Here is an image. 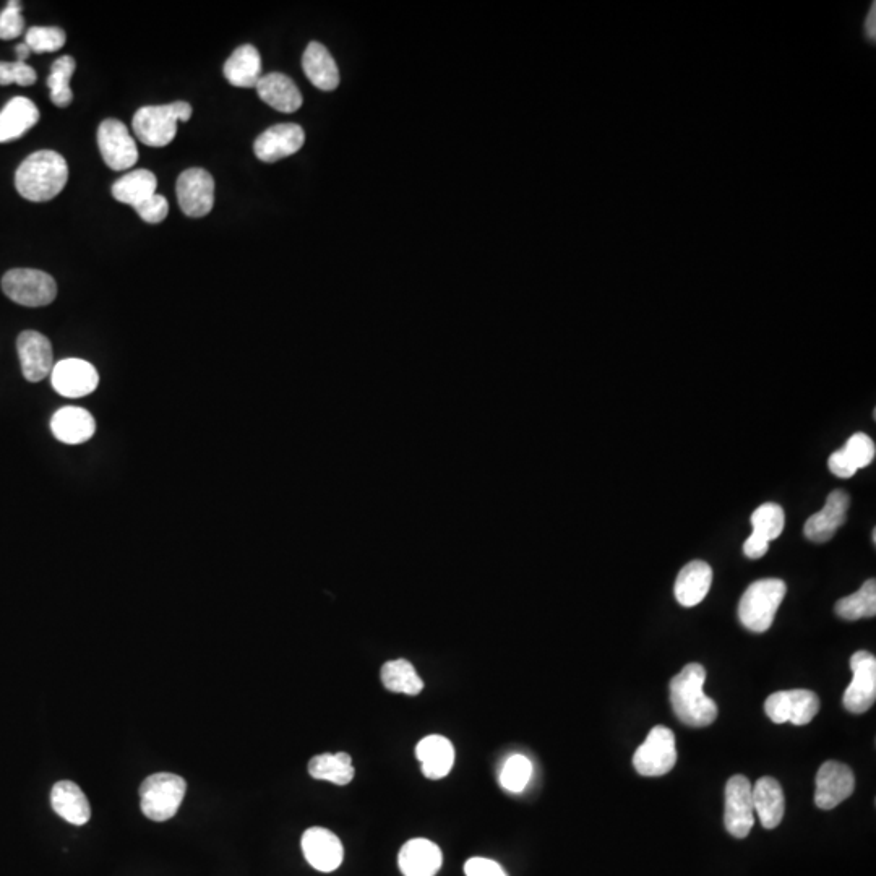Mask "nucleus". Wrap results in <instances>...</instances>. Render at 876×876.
<instances>
[{"instance_id":"obj_1","label":"nucleus","mask_w":876,"mask_h":876,"mask_svg":"<svg viewBox=\"0 0 876 876\" xmlns=\"http://www.w3.org/2000/svg\"><path fill=\"white\" fill-rule=\"evenodd\" d=\"M69 166L56 151L41 150L23 161L15 174L18 194L30 202H49L64 190Z\"/></svg>"},{"instance_id":"obj_2","label":"nucleus","mask_w":876,"mask_h":876,"mask_svg":"<svg viewBox=\"0 0 876 876\" xmlns=\"http://www.w3.org/2000/svg\"><path fill=\"white\" fill-rule=\"evenodd\" d=\"M705 667L692 662L670 680V703L675 716L690 727H706L718 718V705L706 695Z\"/></svg>"},{"instance_id":"obj_3","label":"nucleus","mask_w":876,"mask_h":876,"mask_svg":"<svg viewBox=\"0 0 876 876\" xmlns=\"http://www.w3.org/2000/svg\"><path fill=\"white\" fill-rule=\"evenodd\" d=\"M786 593V583L778 578L750 584L739 602V619L743 627L750 632H768Z\"/></svg>"},{"instance_id":"obj_4","label":"nucleus","mask_w":876,"mask_h":876,"mask_svg":"<svg viewBox=\"0 0 876 876\" xmlns=\"http://www.w3.org/2000/svg\"><path fill=\"white\" fill-rule=\"evenodd\" d=\"M190 117L192 106L185 101L163 106H145L135 112L132 127L140 142L153 148H163L176 138L177 122L189 121Z\"/></svg>"},{"instance_id":"obj_5","label":"nucleus","mask_w":876,"mask_h":876,"mask_svg":"<svg viewBox=\"0 0 876 876\" xmlns=\"http://www.w3.org/2000/svg\"><path fill=\"white\" fill-rule=\"evenodd\" d=\"M187 792L184 778L172 773L151 774L140 786V802L146 818L168 821L176 815Z\"/></svg>"},{"instance_id":"obj_6","label":"nucleus","mask_w":876,"mask_h":876,"mask_svg":"<svg viewBox=\"0 0 876 876\" xmlns=\"http://www.w3.org/2000/svg\"><path fill=\"white\" fill-rule=\"evenodd\" d=\"M5 296L25 307H44L57 296V284L48 273L33 268H15L2 278Z\"/></svg>"},{"instance_id":"obj_7","label":"nucleus","mask_w":876,"mask_h":876,"mask_svg":"<svg viewBox=\"0 0 876 876\" xmlns=\"http://www.w3.org/2000/svg\"><path fill=\"white\" fill-rule=\"evenodd\" d=\"M677 763V747L672 730L664 726H656L645 743L633 755V766L641 776L657 778L674 769Z\"/></svg>"},{"instance_id":"obj_8","label":"nucleus","mask_w":876,"mask_h":876,"mask_svg":"<svg viewBox=\"0 0 876 876\" xmlns=\"http://www.w3.org/2000/svg\"><path fill=\"white\" fill-rule=\"evenodd\" d=\"M177 200L184 215L190 218L207 216L215 205V179L202 168L182 172L176 184Z\"/></svg>"},{"instance_id":"obj_9","label":"nucleus","mask_w":876,"mask_h":876,"mask_svg":"<svg viewBox=\"0 0 876 876\" xmlns=\"http://www.w3.org/2000/svg\"><path fill=\"white\" fill-rule=\"evenodd\" d=\"M765 711L776 724L791 722L794 726H805L820 711V698L810 690L773 693L765 701Z\"/></svg>"},{"instance_id":"obj_10","label":"nucleus","mask_w":876,"mask_h":876,"mask_svg":"<svg viewBox=\"0 0 876 876\" xmlns=\"http://www.w3.org/2000/svg\"><path fill=\"white\" fill-rule=\"evenodd\" d=\"M753 786L742 774L732 776L726 786L724 825L734 838H747L755 825Z\"/></svg>"},{"instance_id":"obj_11","label":"nucleus","mask_w":876,"mask_h":876,"mask_svg":"<svg viewBox=\"0 0 876 876\" xmlns=\"http://www.w3.org/2000/svg\"><path fill=\"white\" fill-rule=\"evenodd\" d=\"M852 682L842 696L849 713L864 714L875 705L876 659L868 651H857L851 657Z\"/></svg>"},{"instance_id":"obj_12","label":"nucleus","mask_w":876,"mask_h":876,"mask_svg":"<svg viewBox=\"0 0 876 876\" xmlns=\"http://www.w3.org/2000/svg\"><path fill=\"white\" fill-rule=\"evenodd\" d=\"M98 146L104 163L112 171H125L138 161L137 143L129 129L117 119H106L98 129Z\"/></svg>"},{"instance_id":"obj_13","label":"nucleus","mask_w":876,"mask_h":876,"mask_svg":"<svg viewBox=\"0 0 876 876\" xmlns=\"http://www.w3.org/2000/svg\"><path fill=\"white\" fill-rule=\"evenodd\" d=\"M815 782V803L821 810H833L854 794V773L839 761H826L818 769Z\"/></svg>"},{"instance_id":"obj_14","label":"nucleus","mask_w":876,"mask_h":876,"mask_svg":"<svg viewBox=\"0 0 876 876\" xmlns=\"http://www.w3.org/2000/svg\"><path fill=\"white\" fill-rule=\"evenodd\" d=\"M52 387L65 398H83L98 388V370L82 359H64L51 372Z\"/></svg>"},{"instance_id":"obj_15","label":"nucleus","mask_w":876,"mask_h":876,"mask_svg":"<svg viewBox=\"0 0 876 876\" xmlns=\"http://www.w3.org/2000/svg\"><path fill=\"white\" fill-rule=\"evenodd\" d=\"M17 351L22 364L23 377L28 382H41L54 369L51 341L38 331L26 330L20 333Z\"/></svg>"},{"instance_id":"obj_16","label":"nucleus","mask_w":876,"mask_h":876,"mask_svg":"<svg viewBox=\"0 0 876 876\" xmlns=\"http://www.w3.org/2000/svg\"><path fill=\"white\" fill-rule=\"evenodd\" d=\"M302 852L307 862L315 870L323 873L335 872L343 864L344 849L340 838L327 828H309L302 836Z\"/></svg>"},{"instance_id":"obj_17","label":"nucleus","mask_w":876,"mask_h":876,"mask_svg":"<svg viewBox=\"0 0 876 876\" xmlns=\"http://www.w3.org/2000/svg\"><path fill=\"white\" fill-rule=\"evenodd\" d=\"M304 143L305 132L301 125H273L255 140V156L263 163H276L280 159L296 155Z\"/></svg>"},{"instance_id":"obj_18","label":"nucleus","mask_w":876,"mask_h":876,"mask_svg":"<svg viewBox=\"0 0 876 876\" xmlns=\"http://www.w3.org/2000/svg\"><path fill=\"white\" fill-rule=\"evenodd\" d=\"M851 497L844 490H834L828 495L825 507L808 518L803 528L805 536L813 542H826L846 523L847 508Z\"/></svg>"},{"instance_id":"obj_19","label":"nucleus","mask_w":876,"mask_h":876,"mask_svg":"<svg viewBox=\"0 0 876 876\" xmlns=\"http://www.w3.org/2000/svg\"><path fill=\"white\" fill-rule=\"evenodd\" d=\"M442 862L440 847L429 839H411L398 854V865L404 876H435Z\"/></svg>"},{"instance_id":"obj_20","label":"nucleus","mask_w":876,"mask_h":876,"mask_svg":"<svg viewBox=\"0 0 876 876\" xmlns=\"http://www.w3.org/2000/svg\"><path fill=\"white\" fill-rule=\"evenodd\" d=\"M417 760L422 763V774L437 781L448 776L455 765V747L443 735H429L417 743Z\"/></svg>"},{"instance_id":"obj_21","label":"nucleus","mask_w":876,"mask_h":876,"mask_svg":"<svg viewBox=\"0 0 876 876\" xmlns=\"http://www.w3.org/2000/svg\"><path fill=\"white\" fill-rule=\"evenodd\" d=\"M257 93L263 103L276 111L296 112L302 106V93L288 75L268 73L257 83Z\"/></svg>"},{"instance_id":"obj_22","label":"nucleus","mask_w":876,"mask_h":876,"mask_svg":"<svg viewBox=\"0 0 876 876\" xmlns=\"http://www.w3.org/2000/svg\"><path fill=\"white\" fill-rule=\"evenodd\" d=\"M51 429L59 442L80 445L95 435V417L86 409L62 408L52 417Z\"/></svg>"},{"instance_id":"obj_23","label":"nucleus","mask_w":876,"mask_h":876,"mask_svg":"<svg viewBox=\"0 0 876 876\" xmlns=\"http://www.w3.org/2000/svg\"><path fill=\"white\" fill-rule=\"evenodd\" d=\"M713 583V570L708 563L695 560L682 568L675 581L674 593L680 606L695 607L706 596Z\"/></svg>"},{"instance_id":"obj_24","label":"nucleus","mask_w":876,"mask_h":876,"mask_svg":"<svg viewBox=\"0 0 876 876\" xmlns=\"http://www.w3.org/2000/svg\"><path fill=\"white\" fill-rule=\"evenodd\" d=\"M302 69L310 83L322 91H333L340 85V70L323 44L310 43L302 56Z\"/></svg>"},{"instance_id":"obj_25","label":"nucleus","mask_w":876,"mask_h":876,"mask_svg":"<svg viewBox=\"0 0 876 876\" xmlns=\"http://www.w3.org/2000/svg\"><path fill=\"white\" fill-rule=\"evenodd\" d=\"M753 807L760 818L761 825L766 829L778 828L784 818L786 800L781 784L774 778H760L753 787Z\"/></svg>"},{"instance_id":"obj_26","label":"nucleus","mask_w":876,"mask_h":876,"mask_svg":"<svg viewBox=\"0 0 876 876\" xmlns=\"http://www.w3.org/2000/svg\"><path fill=\"white\" fill-rule=\"evenodd\" d=\"M51 805L52 810L65 821H69L70 825L83 826L90 821V802L75 782H57L52 787Z\"/></svg>"},{"instance_id":"obj_27","label":"nucleus","mask_w":876,"mask_h":876,"mask_svg":"<svg viewBox=\"0 0 876 876\" xmlns=\"http://www.w3.org/2000/svg\"><path fill=\"white\" fill-rule=\"evenodd\" d=\"M39 121L36 104L23 96L13 98L0 111V143H9L23 137Z\"/></svg>"},{"instance_id":"obj_28","label":"nucleus","mask_w":876,"mask_h":876,"mask_svg":"<svg viewBox=\"0 0 876 876\" xmlns=\"http://www.w3.org/2000/svg\"><path fill=\"white\" fill-rule=\"evenodd\" d=\"M224 77L237 88H255L262 78V59L260 52L244 44L232 52L226 64H224Z\"/></svg>"},{"instance_id":"obj_29","label":"nucleus","mask_w":876,"mask_h":876,"mask_svg":"<svg viewBox=\"0 0 876 876\" xmlns=\"http://www.w3.org/2000/svg\"><path fill=\"white\" fill-rule=\"evenodd\" d=\"M156 187H158V179L153 172L137 169L114 182L112 197L116 198L117 202L137 208L140 203L146 202L156 194Z\"/></svg>"},{"instance_id":"obj_30","label":"nucleus","mask_w":876,"mask_h":876,"mask_svg":"<svg viewBox=\"0 0 876 876\" xmlns=\"http://www.w3.org/2000/svg\"><path fill=\"white\" fill-rule=\"evenodd\" d=\"M309 774L318 781L333 782L336 786H348L353 781L354 771L353 758L348 753H323L314 756L309 761Z\"/></svg>"},{"instance_id":"obj_31","label":"nucleus","mask_w":876,"mask_h":876,"mask_svg":"<svg viewBox=\"0 0 876 876\" xmlns=\"http://www.w3.org/2000/svg\"><path fill=\"white\" fill-rule=\"evenodd\" d=\"M380 677H382L383 687L393 693L416 696L424 690V682L417 675L413 664L406 659L387 662L382 667Z\"/></svg>"},{"instance_id":"obj_32","label":"nucleus","mask_w":876,"mask_h":876,"mask_svg":"<svg viewBox=\"0 0 876 876\" xmlns=\"http://www.w3.org/2000/svg\"><path fill=\"white\" fill-rule=\"evenodd\" d=\"M836 614L844 620H859L876 615V583L865 581L864 586L836 602Z\"/></svg>"},{"instance_id":"obj_33","label":"nucleus","mask_w":876,"mask_h":876,"mask_svg":"<svg viewBox=\"0 0 876 876\" xmlns=\"http://www.w3.org/2000/svg\"><path fill=\"white\" fill-rule=\"evenodd\" d=\"M75 59L70 56H62L51 67V75L48 78L51 101L57 108H67L73 101V91L70 90V78L75 72Z\"/></svg>"},{"instance_id":"obj_34","label":"nucleus","mask_w":876,"mask_h":876,"mask_svg":"<svg viewBox=\"0 0 876 876\" xmlns=\"http://www.w3.org/2000/svg\"><path fill=\"white\" fill-rule=\"evenodd\" d=\"M750 521H752L753 534L771 542L781 536L786 524V516L784 510L776 503H765L753 511Z\"/></svg>"},{"instance_id":"obj_35","label":"nucleus","mask_w":876,"mask_h":876,"mask_svg":"<svg viewBox=\"0 0 876 876\" xmlns=\"http://www.w3.org/2000/svg\"><path fill=\"white\" fill-rule=\"evenodd\" d=\"M531 776H533L531 761L526 756L513 755L503 765L502 773H500V786L505 791L520 794L528 786Z\"/></svg>"},{"instance_id":"obj_36","label":"nucleus","mask_w":876,"mask_h":876,"mask_svg":"<svg viewBox=\"0 0 876 876\" xmlns=\"http://www.w3.org/2000/svg\"><path fill=\"white\" fill-rule=\"evenodd\" d=\"M67 35L57 26H33L25 36V44L35 54L56 52L64 48Z\"/></svg>"},{"instance_id":"obj_37","label":"nucleus","mask_w":876,"mask_h":876,"mask_svg":"<svg viewBox=\"0 0 876 876\" xmlns=\"http://www.w3.org/2000/svg\"><path fill=\"white\" fill-rule=\"evenodd\" d=\"M842 455L849 461L855 471L867 468L875 460L876 447L872 438L868 437L864 432L852 435L847 440L846 447L841 448Z\"/></svg>"},{"instance_id":"obj_38","label":"nucleus","mask_w":876,"mask_h":876,"mask_svg":"<svg viewBox=\"0 0 876 876\" xmlns=\"http://www.w3.org/2000/svg\"><path fill=\"white\" fill-rule=\"evenodd\" d=\"M35 69L26 62H0V85L7 86L17 83L20 86L35 85Z\"/></svg>"},{"instance_id":"obj_39","label":"nucleus","mask_w":876,"mask_h":876,"mask_svg":"<svg viewBox=\"0 0 876 876\" xmlns=\"http://www.w3.org/2000/svg\"><path fill=\"white\" fill-rule=\"evenodd\" d=\"M22 4L9 2L0 13V39H15L22 35L25 20L22 17Z\"/></svg>"},{"instance_id":"obj_40","label":"nucleus","mask_w":876,"mask_h":876,"mask_svg":"<svg viewBox=\"0 0 876 876\" xmlns=\"http://www.w3.org/2000/svg\"><path fill=\"white\" fill-rule=\"evenodd\" d=\"M134 210L137 211L138 216L145 223L159 224L168 218L169 203L163 195L155 194L153 197L148 198L146 202L140 203Z\"/></svg>"},{"instance_id":"obj_41","label":"nucleus","mask_w":876,"mask_h":876,"mask_svg":"<svg viewBox=\"0 0 876 876\" xmlns=\"http://www.w3.org/2000/svg\"><path fill=\"white\" fill-rule=\"evenodd\" d=\"M464 873L466 876H508L502 865L484 857L469 859L464 865Z\"/></svg>"},{"instance_id":"obj_42","label":"nucleus","mask_w":876,"mask_h":876,"mask_svg":"<svg viewBox=\"0 0 876 876\" xmlns=\"http://www.w3.org/2000/svg\"><path fill=\"white\" fill-rule=\"evenodd\" d=\"M828 468L834 476L841 477V479H849L857 473L849 461L844 458L841 450L834 451L833 455L829 456Z\"/></svg>"},{"instance_id":"obj_43","label":"nucleus","mask_w":876,"mask_h":876,"mask_svg":"<svg viewBox=\"0 0 876 876\" xmlns=\"http://www.w3.org/2000/svg\"><path fill=\"white\" fill-rule=\"evenodd\" d=\"M768 549L769 542L753 533L743 544V554L747 555L748 559H761V557H765Z\"/></svg>"},{"instance_id":"obj_44","label":"nucleus","mask_w":876,"mask_h":876,"mask_svg":"<svg viewBox=\"0 0 876 876\" xmlns=\"http://www.w3.org/2000/svg\"><path fill=\"white\" fill-rule=\"evenodd\" d=\"M864 31L868 39L875 41V4L872 5V9H870L867 18H865Z\"/></svg>"},{"instance_id":"obj_45","label":"nucleus","mask_w":876,"mask_h":876,"mask_svg":"<svg viewBox=\"0 0 876 876\" xmlns=\"http://www.w3.org/2000/svg\"><path fill=\"white\" fill-rule=\"evenodd\" d=\"M30 54H31L30 48H28V46H26V44H18V46H17L18 62H25L26 59H28V56H30Z\"/></svg>"}]
</instances>
